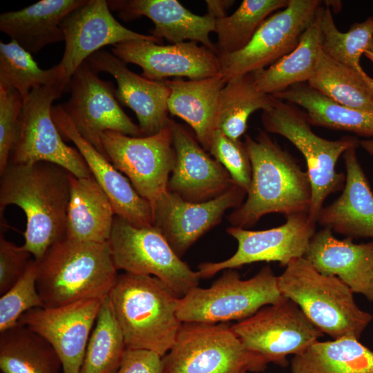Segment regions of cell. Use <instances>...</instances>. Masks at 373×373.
<instances>
[{"label": "cell", "mask_w": 373, "mask_h": 373, "mask_svg": "<svg viewBox=\"0 0 373 373\" xmlns=\"http://www.w3.org/2000/svg\"><path fill=\"white\" fill-rule=\"evenodd\" d=\"M67 91L68 84L61 80L30 92L23 101L19 131L9 164L47 162L61 166L77 178L92 176L77 149L64 142L52 117L53 102Z\"/></svg>", "instance_id": "10"}, {"label": "cell", "mask_w": 373, "mask_h": 373, "mask_svg": "<svg viewBox=\"0 0 373 373\" xmlns=\"http://www.w3.org/2000/svg\"><path fill=\"white\" fill-rule=\"evenodd\" d=\"M107 3L110 10L124 21L141 16L150 19L155 25L151 35L157 39L164 38L173 44L189 39L217 52L209 38L210 33L215 32L216 19L208 14L195 15L177 0H108Z\"/></svg>", "instance_id": "24"}, {"label": "cell", "mask_w": 373, "mask_h": 373, "mask_svg": "<svg viewBox=\"0 0 373 373\" xmlns=\"http://www.w3.org/2000/svg\"><path fill=\"white\" fill-rule=\"evenodd\" d=\"M244 142L251 181L245 202L227 216L231 224L246 229L268 213H308L312 187L307 171L265 131L260 130L254 138L245 135Z\"/></svg>", "instance_id": "2"}, {"label": "cell", "mask_w": 373, "mask_h": 373, "mask_svg": "<svg viewBox=\"0 0 373 373\" xmlns=\"http://www.w3.org/2000/svg\"><path fill=\"white\" fill-rule=\"evenodd\" d=\"M0 209L21 208L26 218L22 247L40 260L66 236L70 173L47 162L9 164L0 174Z\"/></svg>", "instance_id": "1"}, {"label": "cell", "mask_w": 373, "mask_h": 373, "mask_svg": "<svg viewBox=\"0 0 373 373\" xmlns=\"http://www.w3.org/2000/svg\"><path fill=\"white\" fill-rule=\"evenodd\" d=\"M115 89L111 82L101 79L85 61L69 81L70 98L61 104L80 135L104 156L102 133L111 131L142 136L139 126L119 106Z\"/></svg>", "instance_id": "14"}, {"label": "cell", "mask_w": 373, "mask_h": 373, "mask_svg": "<svg viewBox=\"0 0 373 373\" xmlns=\"http://www.w3.org/2000/svg\"><path fill=\"white\" fill-rule=\"evenodd\" d=\"M23 99L13 88L0 86V174L9 164L17 139Z\"/></svg>", "instance_id": "41"}, {"label": "cell", "mask_w": 373, "mask_h": 373, "mask_svg": "<svg viewBox=\"0 0 373 373\" xmlns=\"http://www.w3.org/2000/svg\"><path fill=\"white\" fill-rule=\"evenodd\" d=\"M209 151L228 171L236 184L247 193L251 181V165L245 142L233 140L216 129Z\"/></svg>", "instance_id": "40"}, {"label": "cell", "mask_w": 373, "mask_h": 373, "mask_svg": "<svg viewBox=\"0 0 373 373\" xmlns=\"http://www.w3.org/2000/svg\"><path fill=\"white\" fill-rule=\"evenodd\" d=\"M69 178L66 237L81 242H108L115 216L108 195L93 176L77 178L70 173Z\"/></svg>", "instance_id": "28"}, {"label": "cell", "mask_w": 373, "mask_h": 373, "mask_svg": "<svg viewBox=\"0 0 373 373\" xmlns=\"http://www.w3.org/2000/svg\"><path fill=\"white\" fill-rule=\"evenodd\" d=\"M37 261V287L47 308L104 298L118 275L108 242H81L65 236Z\"/></svg>", "instance_id": "4"}, {"label": "cell", "mask_w": 373, "mask_h": 373, "mask_svg": "<svg viewBox=\"0 0 373 373\" xmlns=\"http://www.w3.org/2000/svg\"><path fill=\"white\" fill-rule=\"evenodd\" d=\"M273 100V95L257 88L252 73L232 78L220 93L218 129L239 140L246 131L249 116L258 110L269 108Z\"/></svg>", "instance_id": "34"}, {"label": "cell", "mask_w": 373, "mask_h": 373, "mask_svg": "<svg viewBox=\"0 0 373 373\" xmlns=\"http://www.w3.org/2000/svg\"><path fill=\"white\" fill-rule=\"evenodd\" d=\"M289 0H244L230 16L218 19L215 32L218 55L243 49L271 14L286 8Z\"/></svg>", "instance_id": "36"}, {"label": "cell", "mask_w": 373, "mask_h": 373, "mask_svg": "<svg viewBox=\"0 0 373 373\" xmlns=\"http://www.w3.org/2000/svg\"><path fill=\"white\" fill-rule=\"evenodd\" d=\"M86 61L96 73L105 72L115 79V97L134 111L142 136L155 135L168 126L170 89L164 80L153 81L139 75L114 54L103 50L93 54Z\"/></svg>", "instance_id": "22"}, {"label": "cell", "mask_w": 373, "mask_h": 373, "mask_svg": "<svg viewBox=\"0 0 373 373\" xmlns=\"http://www.w3.org/2000/svg\"><path fill=\"white\" fill-rule=\"evenodd\" d=\"M360 146L368 153L373 155V138L370 140H360Z\"/></svg>", "instance_id": "45"}, {"label": "cell", "mask_w": 373, "mask_h": 373, "mask_svg": "<svg viewBox=\"0 0 373 373\" xmlns=\"http://www.w3.org/2000/svg\"><path fill=\"white\" fill-rule=\"evenodd\" d=\"M169 124L175 152L169 191L186 201L202 202L219 197L236 184L184 126L171 119Z\"/></svg>", "instance_id": "20"}, {"label": "cell", "mask_w": 373, "mask_h": 373, "mask_svg": "<svg viewBox=\"0 0 373 373\" xmlns=\"http://www.w3.org/2000/svg\"><path fill=\"white\" fill-rule=\"evenodd\" d=\"M0 369L2 373H62L52 346L21 323L0 332Z\"/></svg>", "instance_id": "32"}, {"label": "cell", "mask_w": 373, "mask_h": 373, "mask_svg": "<svg viewBox=\"0 0 373 373\" xmlns=\"http://www.w3.org/2000/svg\"><path fill=\"white\" fill-rule=\"evenodd\" d=\"M273 96L302 107L312 126L373 137V113L343 106L307 82L292 85Z\"/></svg>", "instance_id": "30"}, {"label": "cell", "mask_w": 373, "mask_h": 373, "mask_svg": "<svg viewBox=\"0 0 373 373\" xmlns=\"http://www.w3.org/2000/svg\"><path fill=\"white\" fill-rule=\"evenodd\" d=\"M65 49L61 61L68 83L87 59L107 45L132 40L160 43L152 35L134 32L119 23L111 13L107 1L87 0L68 15L61 23Z\"/></svg>", "instance_id": "19"}, {"label": "cell", "mask_w": 373, "mask_h": 373, "mask_svg": "<svg viewBox=\"0 0 373 373\" xmlns=\"http://www.w3.org/2000/svg\"><path fill=\"white\" fill-rule=\"evenodd\" d=\"M52 117L63 139L71 141L84 159L92 176L108 195L116 216L137 227L153 226L151 204L135 190L128 179L77 131L61 104Z\"/></svg>", "instance_id": "21"}, {"label": "cell", "mask_w": 373, "mask_h": 373, "mask_svg": "<svg viewBox=\"0 0 373 373\" xmlns=\"http://www.w3.org/2000/svg\"><path fill=\"white\" fill-rule=\"evenodd\" d=\"M323 10V6L318 8L315 18L291 52L268 68L252 73L260 92L273 95L292 85L307 83L314 76L322 52Z\"/></svg>", "instance_id": "29"}, {"label": "cell", "mask_w": 373, "mask_h": 373, "mask_svg": "<svg viewBox=\"0 0 373 373\" xmlns=\"http://www.w3.org/2000/svg\"><path fill=\"white\" fill-rule=\"evenodd\" d=\"M307 84L343 106L373 113V96L323 50L316 72Z\"/></svg>", "instance_id": "38"}, {"label": "cell", "mask_w": 373, "mask_h": 373, "mask_svg": "<svg viewBox=\"0 0 373 373\" xmlns=\"http://www.w3.org/2000/svg\"><path fill=\"white\" fill-rule=\"evenodd\" d=\"M38 262L33 258L19 280L0 298V332L19 323L25 312L44 307L37 287Z\"/></svg>", "instance_id": "39"}, {"label": "cell", "mask_w": 373, "mask_h": 373, "mask_svg": "<svg viewBox=\"0 0 373 373\" xmlns=\"http://www.w3.org/2000/svg\"><path fill=\"white\" fill-rule=\"evenodd\" d=\"M282 225L262 231L230 227L227 232L238 242V249L229 258L218 262L198 265L201 278H211L221 270L236 269L256 262H278L287 267L291 261L305 257L316 233V224L308 213L286 217Z\"/></svg>", "instance_id": "15"}, {"label": "cell", "mask_w": 373, "mask_h": 373, "mask_svg": "<svg viewBox=\"0 0 373 373\" xmlns=\"http://www.w3.org/2000/svg\"><path fill=\"white\" fill-rule=\"evenodd\" d=\"M291 373H373V351L355 338L317 341L294 356Z\"/></svg>", "instance_id": "31"}, {"label": "cell", "mask_w": 373, "mask_h": 373, "mask_svg": "<svg viewBox=\"0 0 373 373\" xmlns=\"http://www.w3.org/2000/svg\"><path fill=\"white\" fill-rule=\"evenodd\" d=\"M247 191L234 185L214 199L191 202L167 190L152 207L153 226L182 257L202 235L218 224L226 211L237 209Z\"/></svg>", "instance_id": "17"}, {"label": "cell", "mask_w": 373, "mask_h": 373, "mask_svg": "<svg viewBox=\"0 0 373 373\" xmlns=\"http://www.w3.org/2000/svg\"><path fill=\"white\" fill-rule=\"evenodd\" d=\"M356 149L351 148L343 155L346 169L343 192L332 204L323 207L317 222L352 239L373 240V193Z\"/></svg>", "instance_id": "25"}, {"label": "cell", "mask_w": 373, "mask_h": 373, "mask_svg": "<svg viewBox=\"0 0 373 373\" xmlns=\"http://www.w3.org/2000/svg\"><path fill=\"white\" fill-rule=\"evenodd\" d=\"M284 298L278 276L269 265L247 280L235 269H227L209 287L198 286L180 298L178 316L182 323L240 321Z\"/></svg>", "instance_id": "8"}, {"label": "cell", "mask_w": 373, "mask_h": 373, "mask_svg": "<svg viewBox=\"0 0 373 373\" xmlns=\"http://www.w3.org/2000/svg\"><path fill=\"white\" fill-rule=\"evenodd\" d=\"M31 254L0 237V294L6 293L23 276L32 260Z\"/></svg>", "instance_id": "42"}, {"label": "cell", "mask_w": 373, "mask_h": 373, "mask_svg": "<svg viewBox=\"0 0 373 373\" xmlns=\"http://www.w3.org/2000/svg\"><path fill=\"white\" fill-rule=\"evenodd\" d=\"M244 345L266 361L281 367L287 356L305 350L323 333L292 300L285 298L264 306L251 316L232 325Z\"/></svg>", "instance_id": "12"}, {"label": "cell", "mask_w": 373, "mask_h": 373, "mask_svg": "<svg viewBox=\"0 0 373 373\" xmlns=\"http://www.w3.org/2000/svg\"><path fill=\"white\" fill-rule=\"evenodd\" d=\"M111 51L125 63L140 66L142 76L153 81L170 77L198 80L221 75L218 53L195 41L161 46L147 40H132L113 46Z\"/></svg>", "instance_id": "18"}, {"label": "cell", "mask_w": 373, "mask_h": 373, "mask_svg": "<svg viewBox=\"0 0 373 373\" xmlns=\"http://www.w3.org/2000/svg\"><path fill=\"white\" fill-rule=\"evenodd\" d=\"M100 139L106 157L153 207L168 190L169 174L175 165L169 124L151 136L132 137L107 131Z\"/></svg>", "instance_id": "11"}, {"label": "cell", "mask_w": 373, "mask_h": 373, "mask_svg": "<svg viewBox=\"0 0 373 373\" xmlns=\"http://www.w3.org/2000/svg\"><path fill=\"white\" fill-rule=\"evenodd\" d=\"M116 373H163L162 356L146 350L126 349Z\"/></svg>", "instance_id": "43"}, {"label": "cell", "mask_w": 373, "mask_h": 373, "mask_svg": "<svg viewBox=\"0 0 373 373\" xmlns=\"http://www.w3.org/2000/svg\"><path fill=\"white\" fill-rule=\"evenodd\" d=\"M323 228L315 233L305 258L321 273L338 278L353 293L373 302V240H339Z\"/></svg>", "instance_id": "23"}, {"label": "cell", "mask_w": 373, "mask_h": 373, "mask_svg": "<svg viewBox=\"0 0 373 373\" xmlns=\"http://www.w3.org/2000/svg\"><path fill=\"white\" fill-rule=\"evenodd\" d=\"M104 298L82 300L54 308H34L22 314L19 323L52 346L60 358L62 373H79Z\"/></svg>", "instance_id": "16"}, {"label": "cell", "mask_w": 373, "mask_h": 373, "mask_svg": "<svg viewBox=\"0 0 373 373\" xmlns=\"http://www.w3.org/2000/svg\"><path fill=\"white\" fill-rule=\"evenodd\" d=\"M126 350L109 296L102 301L79 373H116Z\"/></svg>", "instance_id": "35"}, {"label": "cell", "mask_w": 373, "mask_h": 373, "mask_svg": "<svg viewBox=\"0 0 373 373\" xmlns=\"http://www.w3.org/2000/svg\"><path fill=\"white\" fill-rule=\"evenodd\" d=\"M364 55L370 59L371 60L372 62H373V53L366 50L365 52H364Z\"/></svg>", "instance_id": "46"}, {"label": "cell", "mask_w": 373, "mask_h": 373, "mask_svg": "<svg viewBox=\"0 0 373 373\" xmlns=\"http://www.w3.org/2000/svg\"><path fill=\"white\" fill-rule=\"evenodd\" d=\"M322 50L344 67L373 96V79L363 69L361 57L373 39V17L354 23L346 32L336 27L331 9L324 7L321 21Z\"/></svg>", "instance_id": "33"}, {"label": "cell", "mask_w": 373, "mask_h": 373, "mask_svg": "<svg viewBox=\"0 0 373 373\" xmlns=\"http://www.w3.org/2000/svg\"><path fill=\"white\" fill-rule=\"evenodd\" d=\"M164 82L170 89L168 111L185 121L208 151L218 129L220 95L225 81L220 75L198 80Z\"/></svg>", "instance_id": "27"}, {"label": "cell", "mask_w": 373, "mask_h": 373, "mask_svg": "<svg viewBox=\"0 0 373 373\" xmlns=\"http://www.w3.org/2000/svg\"><path fill=\"white\" fill-rule=\"evenodd\" d=\"M367 50L372 52V53H373V39L371 41V43H370V46H369Z\"/></svg>", "instance_id": "47"}, {"label": "cell", "mask_w": 373, "mask_h": 373, "mask_svg": "<svg viewBox=\"0 0 373 373\" xmlns=\"http://www.w3.org/2000/svg\"><path fill=\"white\" fill-rule=\"evenodd\" d=\"M234 1L230 0H207L208 15L216 19L227 16V10L231 7Z\"/></svg>", "instance_id": "44"}, {"label": "cell", "mask_w": 373, "mask_h": 373, "mask_svg": "<svg viewBox=\"0 0 373 373\" xmlns=\"http://www.w3.org/2000/svg\"><path fill=\"white\" fill-rule=\"evenodd\" d=\"M126 349L146 350L164 356L182 323L180 298L165 283L150 275H117L108 294Z\"/></svg>", "instance_id": "3"}, {"label": "cell", "mask_w": 373, "mask_h": 373, "mask_svg": "<svg viewBox=\"0 0 373 373\" xmlns=\"http://www.w3.org/2000/svg\"><path fill=\"white\" fill-rule=\"evenodd\" d=\"M66 79L61 66L41 69L32 54L11 40L0 42V86L17 90L23 101L30 92L46 85Z\"/></svg>", "instance_id": "37"}, {"label": "cell", "mask_w": 373, "mask_h": 373, "mask_svg": "<svg viewBox=\"0 0 373 373\" xmlns=\"http://www.w3.org/2000/svg\"><path fill=\"white\" fill-rule=\"evenodd\" d=\"M261 120L265 131L283 136L305 157L312 187L308 216L316 224L326 198L345 185V174L336 170L337 161L348 149L358 148L360 140L350 136L336 140L320 137L312 131L305 112L274 97L271 106L262 111Z\"/></svg>", "instance_id": "6"}, {"label": "cell", "mask_w": 373, "mask_h": 373, "mask_svg": "<svg viewBox=\"0 0 373 373\" xmlns=\"http://www.w3.org/2000/svg\"><path fill=\"white\" fill-rule=\"evenodd\" d=\"M108 242L117 270L155 276L179 298L198 286V271L181 260L154 226L137 227L115 215Z\"/></svg>", "instance_id": "9"}, {"label": "cell", "mask_w": 373, "mask_h": 373, "mask_svg": "<svg viewBox=\"0 0 373 373\" xmlns=\"http://www.w3.org/2000/svg\"><path fill=\"white\" fill-rule=\"evenodd\" d=\"M87 0H41L0 15V30L30 53L64 41L61 23Z\"/></svg>", "instance_id": "26"}, {"label": "cell", "mask_w": 373, "mask_h": 373, "mask_svg": "<svg viewBox=\"0 0 373 373\" xmlns=\"http://www.w3.org/2000/svg\"><path fill=\"white\" fill-rule=\"evenodd\" d=\"M321 6L319 0H289L286 8L262 23L243 49L218 55L225 82L265 68L291 52Z\"/></svg>", "instance_id": "13"}, {"label": "cell", "mask_w": 373, "mask_h": 373, "mask_svg": "<svg viewBox=\"0 0 373 373\" xmlns=\"http://www.w3.org/2000/svg\"><path fill=\"white\" fill-rule=\"evenodd\" d=\"M162 361L163 373H258L268 364L246 348L228 323H182Z\"/></svg>", "instance_id": "7"}, {"label": "cell", "mask_w": 373, "mask_h": 373, "mask_svg": "<svg viewBox=\"0 0 373 373\" xmlns=\"http://www.w3.org/2000/svg\"><path fill=\"white\" fill-rule=\"evenodd\" d=\"M278 276L285 298L294 302L323 334L359 340L372 321L356 305L351 289L336 276L318 271L305 257L291 261Z\"/></svg>", "instance_id": "5"}]
</instances>
